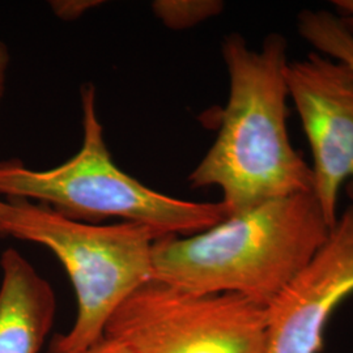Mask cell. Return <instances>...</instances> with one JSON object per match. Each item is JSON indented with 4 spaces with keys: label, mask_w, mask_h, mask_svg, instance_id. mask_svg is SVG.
Masks as SVG:
<instances>
[{
    "label": "cell",
    "mask_w": 353,
    "mask_h": 353,
    "mask_svg": "<svg viewBox=\"0 0 353 353\" xmlns=\"http://www.w3.org/2000/svg\"><path fill=\"white\" fill-rule=\"evenodd\" d=\"M287 48L279 33L268 34L259 51L240 33L224 38L227 106L214 144L189 182L192 189L221 190L228 216L313 191L312 166L293 148L287 127Z\"/></svg>",
    "instance_id": "6da1fadb"
},
{
    "label": "cell",
    "mask_w": 353,
    "mask_h": 353,
    "mask_svg": "<svg viewBox=\"0 0 353 353\" xmlns=\"http://www.w3.org/2000/svg\"><path fill=\"white\" fill-rule=\"evenodd\" d=\"M330 229L313 192L271 201L199 233L154 241L153 279L191 293H234L268 306Z\"/></svg>",
    "instance_id": "7a4b0ae2"
},
{
    "label": "cell",
    "mask_w": 353,
    "mask_h": 353,
    "mask_svg": "<svg viewBox=\"0 0 353 353\" xmlns=\"http://www.w3.org/2000/svg\"><path fill=\"white\" fill-rule=\"evenodd\" d=\"M83 143L71 159L48 170L19 160L0 161V195L46 204L77 221L121 219L152 229L160 239L191 236L228 217L219 203L182 201L145 186L114 163L97 115L96 88L80 89Z\"/></svg>",
    "instance_id": "3957f363"
},
{
    "label": "cell",
    "mask_w": 353,
    "mask_h": 353,
    "mask_svg": "<svg viewBox=\"0 0 353 353\" xmlns=\"http://www.w3.org/2000/svg\"><path fill=\"white\" fill-rule=\"evenodd\" d=\"M1 228L3 237L49 249L72 283L75 322L68 332L51 341L50 353L76 352L102 339L115 310L153 280L152 252L160 237L148 227L89 224L65 217L46 204L10 199Z\"/></svg>",
    "instance_id": "277c9868"
},
{
    "label": "cell",
    "mask_w": 353,
    "mask_h": 353,
    "mask_svg": "<svg viewBox=\"0 0 353 353\" xmlns=\"http://www.w3.org/2000/svg\"><path fill=\"white\" fill-rule=\"evenodd\" d=\"M267 306L234 293L201 294L159 280L135 290L105 335L132 353H265Z\"/></svg>",
    "instance_id": "5b68a950"
},
{
    "label": "cell",
    "mask_w": 353,
    "mask_h": 353,
    "mask_svg": "<svg viewBox=\"0 0 353 353\" xmlns=\"http://www.w3.org/2000/svg\"><path fill=\"white\" fill-rule=\"evenodd\" d=\"M285 79L313 154L312 192L331 228L343 185L353 201V70L313 51L290 62Z\"/></svg>",
    "instance_id": "8992f818"
},
{
    "label": "cell",
    "mask_w": 353,
    "mask_h": 353,
    "mask_svg": "<svg viewBox=\"0 0 353 353\" xmlns=\"http://www.w3.org/2000/svg\"><path fill=\"white\" fill-rule=\"evenodd\" d=\"M353 294V204L327 239L267 306L265 353H321L328 321Z\"/></svg>",
    "instance_id": "52a82bcc"
},
{
    "label": "cell",
    "mask_w": 353,
    "mask_h": 353,
    "mask_svg": "<svg viewBox=\"0 0 353 353\" xmlns=\"http://www.w3.org/2000/svg\"><path fill=\"white\" fill-rule=\"evenodd\" d=\"M0 268V353H38L57 313L52 287L14 249L1 254Z\"/></svg>",
    "instance_id": "ba28073f"
},
{
    "label": "cell",
    "mask_w": 353,
    "mask_h": 353,
    "mask_svg": "<svg viewBox=\"0 0 353 353\" xmlns=\"http://www.w3.org/2000/svg\"><path fill=\"white\" fill-rule=\"evenodd\" d=\"M297 32L316 52L348 64L353 70V38L335 13L303 10L297 16Z\"/></svg>",
    "instance_id": "9c48e42d"
},
{
    "label": "cell",
    "mask_w": 353,
    "mask_h": 353,
    "mask_svg": "<svg viewBox=\"0 0 353 353\" xmlns=\"http://www.w3.org/2000/svg\"><path fill=\"white\" fill-rule=\"evenodd\" d=\"M220 0H156L152 11L166 28L185 30L214 19L224 11Z\"/></svg>",
    "instance_id": "30bf717a"
},
{
    "label": "cell",
    "mask_w": 353,
    "mask_h": 353,
    "mask_svg": "<svg viewBox=\"0 0 353 353\" xmlns=\"http://www.w3.org/2000/svg\"><path fill=\"white\" fill-rule=\"evenodd\" d=\"M54 14L64 20L74 21L93 8L103 4L101 0H52L49 3Z\"/></svg>",
    "instance_id": "8fae6325"
},
{
    "label": "cell",
    "mask_w": 353,
    "mask_h": 353,
    "mask_svg": "<svg viewBox=\"0 0 353 353\" xmlns=\"http://www.w3.org/2000/svg\"><path fill=\"white\" fill-rule=\"evenodd\" d=\"M71 353H132V351L122 341L105 335L102 339L96 341L94 344L89 345L87 348Z\"/></svg>",
    "instance_id": "7c38bea8"
},
{
    "label": "cell",
    "mask_w": 353,
    "mask_h": 353,
    "mask_svg": "<svg viewBox=\"0 0 353 353\" xmlns=\"http://www.w3.org/2000/svg\"><path fill=\"white\" fill-rule=\"evenodd\" d=\"M332 7L341 26L353 38V0H334Z\"/></svg>",
    "instance_id": "4fadbf2b"
},
{
    "label": "cell",
    "mask_w": 353,
    "mask_h": 353,
    "mask_svg": "<svg viewBox=\"0 0 353 353\" xmlns=\"http://www.w3.org/2000/svg\"><path fill=\"white\" fill-rule=\"evenodd\" d=\"M10 63H11L10 50H8L7 45L0 41V102L3 100L4 93H6Z\"/></svg>",
    "instance_id": "5bb4252c"
},
{
    "label": "cell",
    "mask_w": 353,
    "mask_h": 353,
    "mask_svg": "<svg viewBox=\"0 0 353 353\" xmlns=\"http://www.w3.org/2000/svg\"><path fill=\"white\" fill-rule=\"evenodd\" d=\"M6 208H7V202L1 201L0 199V237H3V228H1V220H3V216L6 212Z\"/></svg>",
    "instance_id": "9a60e30c"
}]
</instances>
